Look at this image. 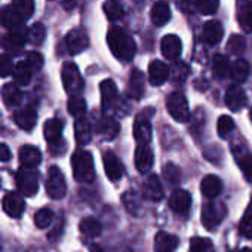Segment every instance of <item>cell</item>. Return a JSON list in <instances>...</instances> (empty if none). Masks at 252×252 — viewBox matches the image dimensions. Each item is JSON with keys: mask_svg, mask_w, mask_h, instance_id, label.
Masks as SVG:
<instances>
[{"mask_svg": "<svg viewBox=\"0 0 252 252\" xmlns=\"http://www.w3.org/2000/svg\"><path fill=\"white\" fill-rule=\"evenodd\" d=\"M107 43L111 54L123 63H129L135 57L137 45L134 39L120 27H111L107 33Z\"/></svg>", "mask_w": 252, "mask_h": 252, "instance_id": "cell-1", "label": "cell"}, {"mask_svg": "<svg viewBox=\"0 0 252 252\" xmlns=\"http://www.w3.org/2000/svg\"><path fill=\"white\" fill-rule=\"evenodd\" d=\"M73 175L79 183H92L95 180L94 159L89 152L77 150L71 158Z\"/></svg>", "mask_w": 252, "mask_h": 252, "instance_id": "cell-2", "label": "cell"}, {"mask_svg": "<svg viewBox=\"0 0 252 252\" xmlns=\"http://www.w3.org/2000/svg\"><path fill=\"white\" fill-rule=\"evenodd\" d=\"M63 129H64V122L60 119H49L45 123V138L49 144V150L52 153H63L65 150V144L63 141Z\"/></svg>", "mask_w": 252, "mask_h": 252, "instance_id": "cell-3", "label": "cell"}, {"mask_svg": "<svg viewBox=\"0 0 252 252\" xmlns=\"http://www.w3.org/2000/svg\"><path fill=\"white\" fill-rule=\"evenodd\" d=\"M61 79H63L64 89H65L71 96L79 95V94L83 91V88H85V82H83V79H82V74H80L77 65L73 64V63H65V64L63 65Z\"/></svg>", "mask_w": 252, "mask_h": 252, "instance_id": "cell-4", "label": "cell"}, {"mask_svg": "<svg viewBox=\"0 0 252 252\" xmlns=\"http://www.w3.org/2000/svg\"><path fill=\"white\" fill-rule=\"evenodd\" d=\"M17 187L24 196H34L39 190V174L34 168H21L17 172Z\"/></svg>", "mask_w": 252, "mask_h": 252, "instance_id": "cell-5", "label": "cell"}, {"mask_svg": "<svg viewBox=\"0 0 252 252\" xmlns=\"http://www.w3.org/2000/svg\"><path fill=\"white\" fill-rule=\"evenodd\" d=\"M166 107L169 114L177 122H187L190 119V108L187 98L183 92H172L166 99Z\"/></svg>", "mask_w": 252, "mask_h": 252, "instance_id": "cell-6", "label": "cell"}, {"mask_svg": "<svg viewBox=\"0 0 252 252\" xmlns=\"http://www.w3.org/2000/svg\"><path fill=\"white\" fill-rule=\"evenodd\" d=\"M46 191L51 199H63L67 193V184L64 180V175L58 166H51L48 171V180H46Z\"/></svg>", "mask_w": 252, "mask_h": 252, "instance_id": "cell-7", "label": "cell"}, {"mask_svg": "<svg viewBox=\"0 0 252 252\" xmlns=\"http://www.w3.org/2000/svg\"><path fill=\"white\" fill-rule=\"evenodd\" d=\"M224 215H225V208L220 203L209 202V203L203 205V208H202V222L209 231L217 230V227L224 220Z\"/></svg>", "mask_w": 252, "mask_h": 252, "instance_id": "cell-8", "label": "cell"}, {"mask_svg": "<svg viewBox=\"0 0 252 252\" xmlns=\"http://www.w3.org/2000/svg\"><path fill=\"white\" fill-rule=\"evenodd\" d=\"M65 46L71 55H77L89 46V37L83 30H71L65 36Z\"/></svg>", "mask_w": 252, "mask_h": 252, "instance_id": "cell-9", "label": "cell"}, {"mask_svg": "<svg viewBox=\"0 0 252 252\" xmlns=\"http://www.w3.org/2000/svg\"><path fill=\"white\" fill-rule=\"evenodd\" d=\"M3 48L9 52V54H18L24 45L27 43V30L24 29H17V30H11L5 37H3Z\"/></svg>", "mask_w": 252, "mask_h": 252, "instance_id": "cell-10", "label": "cell"}, {"mask_svg": "<svg viewBox=\"0 0 252 252\" xmlns=\"http://www.w3.org/2000/svg\"><path fill=\"white\" fill-rule=\"evenodd\" d=\"M134 137L140 146H147L152 140V125L147 116L140 114L134 122Z\"/></svg>", "mask_w": 252, "mask_h": 252, "instance_id": "cell-11", "label": "cell"}, {"mask_svg": "<svg viewBox=\"0 0 252 252\" xmlns=\"http://www.w3.org/2000/svg\"><path fill=\"white\" fill-rule=\"evenodd\" d=\"M169 206L171 209L178 214V215H186L189 214L190 211V206H191V196L189 191L186 190H175L172 194H171V199H169Z\"/></svg>", "mask_w": 252, "mask_h": 252, "instance_id": "cell-12", "label": "cell"}, {"mask_svg": "<svg viewBox=\"0 0 252 252\" xmlns=\"http://www.w3.org/2000/svg\"><path fill=\"white\" fill-rule=\"evenodd\" d=\"M160 49H162V55L169 60V61H175L180 58L181 51H183V45L178 36L175 34H168L162 39L160 43Z\"/></svg>", "mask_w": 252, "mask_h": 252, "instance_id": "cell-13", "label": "cell"}, {"mask_svg": "<svg viewBox=\"0 0 252 252\" xmlns=\"http://www.w3.org/2000/svg\"><path fill=\"white\" fill-rule=\"evenodd\" d=\"M3 211L9 215V217H12V218H20L21 215H23V212H24V209H26V203H24V199L18 194V193H15V191H12V193H8L5 197H3Z\"/></svg>", "mask_w": 252, "mask_h": 252, "instance_id": "cell-14", "label": "cell"}, {"mask_svg": "<svg viewBox=\"0 0 252 252\" xmlns=\"http://www.w3.org/2000/svg\"><path fill=\"white\" fill-rule=\"evenodd\" d=\"M102 162H104L105 174L111 181H117V180H120L123 177V172H125L123 165L113 152H105L104 158H102Z\"/></svg>", "mask_w": 252, "mask_h": 252, "instance_id": "cell-15", "label": "cell"}, {"mask_svg": "<svg viewBox=\"0 0 252 252\" xmlns=\"http://www.w3.org/2000/svg\"><path fill=\"white\" fill-rule=\"evenodd\" d=\"M169 77V68L165 63L155 60L149 65V80L153 86L163 85Z\"/></svg>", "mask_w": 252, "mask_h": 252, "instance_id": "cell-16", "label": "cell"}, {"mask_svg": "<svg viewBox=\"0 0 252 252\" xmlns=\"http://www.w3.org/2000/svg\"><path fill=\"white\" fill-rule=\"evenodd\" d=\"M26 21L21 18V15L11 6H3L0 9V26H3L8 30H17L21 29V26Z\"/></svg>", "mask_w": 252, "mask_h": 252, "instance_id": "cell-17", "label": "cell"}, {"mask_svg": "<svg viewBox=\"0 0 252 252\" xmlns=\"http://www.w3.org/2000/svg\"><path fill=\"white\" fill-rule=\"evenodd\" d=\"M225 104L231 111H239L240 108H243L246 105L245 91L237 85L230 86L225 92Z\"/></svg>", "mask_w": 252, "mask_h": 252, "instance_id": "cell-18", "label": "cell"}, {"mask_svg": "<svg viewBox=\"0 0 252 252\" xmlns=\"http://www.w3.org/2000/svg\"><path fill=\"white\" fill-rule=\"evenodd\" d=\"M14 120H15L17 126H20L21 129L32 131L34 126H36V122H37V113H36L34 108L27 107V108L18 110L14 114Z\"/></svg>", "mask_w": 252, "mask_h": 252, "instance_id": "cell-19", "label": "cell"}, {"mask_svg": "<svg viewBox=\"0 0 252 252\" xmlns=\"http://www.w3.org/2000/svg\"><path fill=\"white\" fill-rule=\"evenodd\" d=\"M99 91H101L102 108H104V111H107L117 101V88H116V83L113 80H110V79L102 80L101 85H99Z\"/></svg>", "mask_w": 252, "mask_h": 252, "instance_id": "cell-20", "label": "cell"}, {"mask_svg": "<svg viewBox=\"0 0 252 252\" xmlns=\"http://www.w3.org/2000/svg\"><path fill=\"white\" fill-rule=\"evenodd\" d=\"M178 245H180V239L175 234H171L166 231H160L155 237L156 252H175Z\"/></svg>", "mask_w": 252, "mask_h": 252, "instance_id": "cell-21", "label": "cell"}, {"mask_svg": "<svg viewBox=\"0 0 252 252\" xmlns=\"http://www.w3.org/2000/svg\"><path fill=\"white\" fill-rule=\"evenodd\" d=\"M155 162V156H153V150L149 146H138V149L135 150V166L137 169L144 174L147 171H150V168L153 166Z\"/></svg>", "mask_w": 252, "mask_h": 252, "instance_id": "cell-22", "label": "cell"}, {"mask_svg": "<svg viewBox=\"0 0 252 252\" xmlns=\"http://www.w3.org/2000/svg\"><path fill=\"white\" fill-rule=\"evenodd\" d=\"M143 190H144V196L149 200L159 202V200L163 199V187H162V183H160L158 175H150L144 181Z\"/></svg>", "mask_w": 252, "mask_h": 252, "instance_id": "cell-23", "label": "cell"}, {"mask_svg": "<svg viewBox=\"0 0 252 252\" xmlns=\"http://www.w3.org/2000/svg\"><path fill=\"white\" fill-rule=\"evenodd\" d=\"M222 36H224V29L220 21H209L203 26V40L208 45L211 46L218 45Z\"/></svg>", "mask_w": 252, "mask_h": 252, "instance_id": "cell-24", "label": "cell"}, {"mask_svg": "<svg viewBox=\"0 0 252 252\" xmlns=\"http://www.w3.org/2000/svg\"><path fill=\"white\" fill-rule=\"evenodd\" d=\"M222 190V183L217 175H206L200 183V191L206 199H215Z\"/></svg>", "mask_w": 252, "mask_h": 252, "instance_id": "cell-25", "label": "cell"}, {"mask_svg": "<svg viewBox=\"0 0 252 252\" xmlns=\"http://www.w3.org/2000/svg\"><path fill=\"white\" fill-rule=\"evenodd\" d=\"M20 162L23 168H34L42 162L40 150L34 146H24L20 150Z\"/></svg>", "mask_w": 252, "mask_h": 252, "instance_id": "cell-26", "label": "cell"}, {"mask_svg": "<svg viewBox=\"0 0 252 252\" xmlns=\"http://www.w3.org/2000/svg\"><path fill=\"white\" fill-rule=\"evenodd\" d=\"M152 23L158 27L165 26L171 20V8L166 2H156L150 12Z\"/></svg>", "mask_w": 252, "mask_h": 252, "instance_id": "cell-27", "label": "cell"}, {"mask_svg": "<svg viewBox=\"0 0 252 252\" xmlns=\"http://www.w3.org/2000/svg\"><path fill=\"white\" fill-rule=\"evenodd\" d=\"M146 86H144V74L140 70H132L131 77H129V83H128V95L131 98L140 99L144 95Z\"/></svg>", "mask_w": 252, "mask_h": 252, "instance_id": "cell-28", "label": "cell"}, {"mask_svg": "<svg viewBox=\"0 0 252 252\" xmlns=\"http://www.w3.org/2000/svg\"><path fill=\"white\" fill-rule=\"evenodd\" d=\"M212 71H214V76H217L218 79H224V77L230 76L231 64L228 61V58L221 54L215 55L212 60Z\"/></svg>", "mask_w": 252, "mask_h": 252, "instance_id": "cell-29", "label": "cell"}, {"mask_svg": "<svg viewBox=\"0 0 252 252\" xmlns=\"http://www.w3.org/2000/svg\"><path fill=\"white\" fill-rule=\"evenodd\" d=\"M74 131H76V140L79 144H88L92 138V128H91V123L83 117L76 120L74 125Z\"/></svg>", "mask_w": 252, "mask_h": 252, "instance_id": "cell-30", "label": "cell"}, {"mask_svg": "<svg viewBox=\"0 0 252 252\" xmlns=\"http://www.w3.org/2000/svg\"><path fill=\"white\" fill-rule=\"evenodd\" d=\"M2 96H3V101L6 105L9 107H15L21 102L23 99V94L20 91V88L15 85V83H8L3 86V91H2Z\"/></svg>", "mask_w": 252, "mask_h": 252, "instance_id": "cell-31", "label": "cell"}, {"mask_svg": "<svg viewBox=\"0 0 252 252\" xmlns=\"http://www.w3.org/2000/svg\"><path fill=\"white\" fill-rule=\"evenodd\" d=\"M12 76H14L17 85H20V86H27V85L30 83V80H32L33 71H32V68L27 65L26 61H20V63L15 65Z\"/></svg>", "mask_w": 252, "mask_h": 252, "instance_id": "cell-32", "label": "cell"}, {"mask_svg": "<svg viewBox=\"0 0 252 252\" xmlns=\"http://www.w3.org/2000/svg\"><path fill=\"white\" fill-rule=\"evenodd\" d=\"M46 39V29L43 24L36 23L27 30V42H30L34 46H40Z\"/></svg>", "mask_w": 252, "mask_h": 252, "instance_id": "cell-33", "label": "cell"}, {"mask_svg": "<svg viewBox=\"0 0 252 252\" xmlns=\"http://www.w3.org/2000/svg\"><path fill=\"white\" fill-rule=\"evenodd\" d=\"M249 76V64L245 60H237L234 64H231V71H230V77L236 82V83H242L248 79Z\"/></svg>", "mask_w": 252, "mask_h": 252, "instance_id": "cell-34", "label": "cell"}, {"mask_svg": "<svg viewBox=\"0 0 252 252\" xmlns=\"http://www.w3.org/2000/svg\"><path fill=\"white\" fill-rule=\"evenodd\" d=\"M12 8L27 21L34 14V0H12Z\"/></svg>", "mask_w": 252, "mask_h": 252, "instance_id": "cell-35", "label": "cell"}, {"mask_svg": "<svg viewBox=\"0 0 252 252\" xmlns=\"http://www.w3.org/2000/svg\"><path fill=\"white\" fill-rule=\"evenodd\" d=\"M102 9L110 21H117V20L123 18V15H125L123 6L117 2V0H107V2L102 5Z\"/></svg>", "mask_w": 252, "mask_h": 252, "instance_id": "cell-36", "label": "cell"}, {"mask_svg": "<svg viewBox=\"0 0 252 252\" xmlns=\"http://www.w3.org/2000/svg\"><path fill=\"white\" fill-rule=\"evenodd\" d=\"M68 113L76 117L77 120L79 119H83L85 114H86V102L82 96L76 95V96H70L68 99Z\"/></svg>", "mask_w": 252, "mask_h": 252, "instance_id": "cell-37", "label": "cell"}, {"mask_svg": "<svg viewBox=\"0 0 252 252\" xmlns=\"http://www.w3.org/2000/svg\"><path fill=\"white\" fill-rule=\"evenodd\" d=\"M239 24L245 33H252V2L243 5L239 11Z\"/></svg>", "mask_w": 252, "mask_h": 252, "instance_id": "cell-38", "label": "cell"}, {"mask_svg": "<svg viewBox=\"0 0 252 252\" xmlns=\"http://www.w3.org/2000/svg\"><path fill=\"white\" fill-rule=\"evenodd\" d=\"M98 131H99V134H102L107 140H113L116 135H117V132H119V125H117V122L116 120H113V119H102L101 120V123H99V126H98Z\"/></svg>", "mask_w": 252, "mask_h": 252, "instance_id": "cell-39", "label": "cell"}, {"mask_svg": "<svg viewBox=\"0 0 252 252\" xmlns=\"http://www.w3.org/2000/svg\"><path fill=\"white\" fill-rule=\"evenodd\" d=\"M80 231L85 234V236H89V237H95L101 233V224L98 220L95 218H85L80 221Z\"/></svg>", "mask_w": 252, "mask_h": 252, "instance_id": "cell-40", "label": "cell"}, {"mask_svg": "<svg viewBox=\"0 0 252 252\" xmlns=\"http://www.w3.org/2000/svg\"><path fill=\"white\" fill-rule=\"evenodd\" d=\"M190 252H215L211 240L205 237H194L190 242Z\"/></svg>", "mask_w": 252, "mask_h": 252, "instance_id": "cell-41", "label": "cell"}, {"mask_svg": "<svg viewBox=\"0 0 252 252\" xmlns=\"http://www.w3.org/2000/svg\"><path fill=\"white\" fill-rule=\"evenodd\" d=\"M54 221V212L48 208H43L40 211L36 212L34 215V224L39 227V228H46L52 224Z\"/></svg>", "mask_w": 252, "mask_h": 252, "instance_id": "cell-42", "label": "cell"}, {"mask_svg": "<svg viewBox=\"0 0 252 252\" xmlns=\"http://www.w3.org/2000/svg\"><path fill=\"white\" fill-rule=\"evenodd\" d=\"M245 48H246V42H245V39H243L242 36H239V34H233V36L228 39V42H227V49H228V52L233 54V55H240V54H243V52H245Z\"/></svg>", "mask_w": 252, "mask_h": 252, "instance_id": "cell-43", "label": "cell"}, {"mask_svg": "<svg viewBox=\"0 0 252 252\" xmlns=\"http://www.w3.org/2000/svg\"><path fill=\"white\" fill-rule=\"evenodd\" d=\"M239 168L248 181H252V155H240L237 158Z\"/></svg>", "mask_w": 252, "mask_h": 252, "instance_id": "cell-44", "label": "cell"}, {"mask_svg": "<svg viewBox=\"0 0 252 252\" xmlns=\"http://www.w3.org/2000/svg\"><path fill=\"white\" fill-rule=\"evenodd\" d=\"M217 128H218V134L221 138H225L233 129H234V122L230 116H221L218 119V125H217Z\"/></svg>", "mask_w": 252, "mask_h": 252, "instance_id": "cell-45", "label": "cell"}, {"mask_svg": "<svg viewBox=\"0 0 252 252\" xmlns=\"http://www.w3.org/2000/svg\"><path fill=\"white\" fill-rule=\"evenodd\" d=\"M220 6V0H197V11L202 15H212Z\"/></svg>", "mask_w": 252, "mask_h": 252, "instance_id": "cell-46", "label": "cell"}, {"mask_svg": "<svg viewBox=\"0 0 252 252\" xmlns=\"http://www.w3.org/2000/svg\"><path fill=\"white\" fill-rule=\"evenodd\" d=\"M123 200H125L126 209H128L129 212H132V214H137L141 203H140V196L134 190H128V193H126L125 197H123Z\"/></svg>", "mask_w": 252, "mask_h": 252, "instance_id": "cell-47", "label": "cell"}, {"mask_svg": "<svg viewBox=\"0 0 252 252\" xmlns=\"http://www.w3.org/2000/svg\"><path fill=\"white\" fill-rule=\"evenodd\" d=\"M171 73H172V79H174L175 82H184V80L187 79V76H189L190 70H189V67H187V64H186V63L177 61V63L172 65Z\"/></svg>", "mask_w": 252, "mask_h": 252, "instance_id": "cell-48", "label": "cell"}, {"mask_svg": "<svg viewBox=\"0 0 252 252\" xmlns=\"http://www.w3.org/2000/svg\"><path fill=\"white\" fill-rule=\"evenodd\" d=\"M24 61L27 63V65L32 68L33 73H37L43 67V57L39 52H29Z\"/></svg>", "mask_w": 252, "mask_h": 252, "instance_id": "cell-49", "label": "cell"}, {"mask_svg": "<svg viewBox=\"0 0 252 252\" xmlns=\"http://www.w3.org/2000/svg\"><path fill=\"white\" fill-rule=\"evenodd\" d=\"M163 177H165L166 181H169L171 184H177V183H180V180H181V172H180V169H178L174 163H168V165H165V168H163Z\"/></svg>", "mask_w": 252, "mask_h": 252, "instance_id": "cell-50", "label": "cell"}, {"mask_svg": "<svg viewBox=\"0 0 252 252\" xmlns=\"http://www.w3.org/2000/svg\"><path fill=\"white\" fill-rule=\"evenodd\" d=\"M15 65L12 64L11 57L8 55H0V77H6L14 73Z\"/></svg>", "mask_w": 252, "mask_h": 252, "instance_id": "cell-51", "label": "cell"}, {"mask_svg": "<svg viewBox=\"0 0 252 252\" xmlns=\"http://www.w3.org/2000/svg\"><path fill=\"white\" fill-rule=\"evenodd\" d=\"M239 230H240V233H242L245 237H249V239L252 237V214L243 217Z\"/></svg>", "mask_w": 252, "mask_h": 252, "instance_id": "cell-52", "label": "cell"}, {"mask_svg": "<svg viewBox=\"0 0 252 252\" xmlns=\"http://www.w3.org/2000/svg\"><path fill=\"white\" fill-rule=\"evenodd\" d=\"M177 5L184 14H191L197 9V0H177Z\"/></svg>", "mask_w": 252, "mask_h": 252, "instance_id": "cell-53", "label": "cell"}, {"mask_svg": "<svg viewBox=\"0 0 252 252\" xmlns=\"http://www.w3.org/2000/svg\"><path fill=\"white\" fill-rule=\"evenodd\" d=\"M63 227H64V222H63V220H61V221L57 224V227L54 228V231H51V233H49V240H51V242L58 240L60 234L63 233Z\"/></svg>", "mask_w": 252, "mask_h": 252, "instance_id": "cell-54", "label": "cell"}, {"mask_svg": "<svg viewBox=\"0 0 252 252\" xmlns=\"http://www.w3.org/2000/svg\"><path fill=\"white\" fill-rule=\"evenodd\" d=\"M11 160V150L6 144H0V162Z\"/></svg>", "mask_w": 252, "mask_h": 252, "instance_id": "cell-55", "label": "cell"}, {"mask_svg": "<svg viewBox=\"0 0 252 252\" xmlns=\"http://www.w3.org/2000/svg\"><path fill=\"white\" fill-rule=\"evenodd\" d=\"M77 3V0H61V5L65 11H73Z\"/></svg>", "mask_w": 252, "mask_h": 252, "instance_id": "cell-56", "label": "cell"}, {"mask_svg": "<svg viewBox=\"0 0 252 252\" xmlns=\"http://www.w3.org/2000/svg\"><path fill=\"white\" fill-rule=\"evenodd\" d=\"M91 252H102V248L98 246V245H92L91 246Z\"/></svg>", "mask_w": 252, "mask_h": 252, "instance_id": "cell-57", "label": "cell"}, {"mask_svg": "<svg viewBox=\"0 0 252 252\" xmlns=\"http://www.w3.org/2000/svg\"><path fill=\"white\" fill-rule=\"evenodd\" d=\"M240 252H252V251H251L249 248H243V249H242Z\"/></svg>", "mask_w": 252, "mask_h": 252, "instance_id": "cell-58", "label": "cell"}, {"mask_svg": "<svg viewBox=\"0 0 252 252\" xmlns=\"http://www.w3.org/2000/svg\"><path fill=\"white\" fill-rule=\"evenodd\" d=\"M249 116H251V120H252V110H251V113H249Z\"/></svg>", "mask_w": 252, "mask_h": 252, "instance_id": "cell-59", "label": "cell"}]
</instances>
